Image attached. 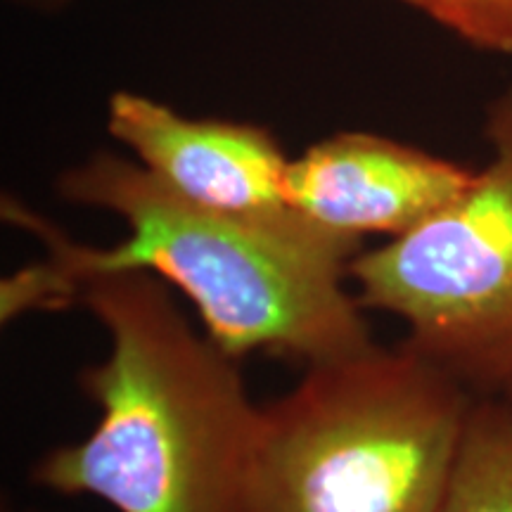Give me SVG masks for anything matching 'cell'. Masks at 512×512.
Returning <instances> with one entry per match:
<instances>
[{
	"mask_svg": "<svg viewBox=\"0 0 512 512\" xmlns=\"http://www.w3.org/2000/svg\"><path fill=\"white\" fill-rule=\"evenodd\" d=\"M60 195L112 211L128 235L110 247L81 245L5 197V219L34 233L46 256L3 280V323L69 309L79 285L95 275L147 271L181 290L211 342L235 358L268 351L313 366L375 342L347 290L349 264L363 242L306 219L261 223L197 207L138 162L110 152L62 174Z\"/></svg>",
	"mask_w": 512,
	"mask_h": 512,
	"instance_id": "6da1fadb",
	"label": "cell"
},
{
	"mask_svg": "<svg viewBox=\"0 0 512 512\" xmlns=\"http://www.w3.org/2000/svg\"><path fill=\"white\" fill-rule=\"evenodd\" d=\"M74 306L110 337L107 356L79 373L100 418L86 439L38 460L31 484L117 512H240L259 415L240 358L192 328L147 271L88 278Z\"/></svg>",
	"mask_w": 512,
	"mask_h": 512,
	"instance_id": "7a4b0ae2",
	"label": "cell"
},
{
	"mask_svg": "<svg viewBox=\"0 0 512 512\" xmlns=\"http://www.w3.org/2000/svg\"><path fill=\"white\" fill-rule=\"evenodd\" d=\"M475 394L406 339L306 366L259 406L240 512H434Z\"/></svg>",
	"mask_w": 512,
	"mask_h": 512,
	"instance_id": "3957f363",
	"label": "cell"
},
{
	"mask_svg": "<svg viewBox=\"0 0 512 512\" xmlns=\"http://www.w3.org/2000/svg\"><path fill=\"white\" fill-rule=\"evenodd\" d=\"M484 133L489 164L456 200L349 264L361 309L399 318L406 342L472 392L512 380V86Z\"/></svg>",
	"mask_w": 512,
	"mask_h": 512,
	"instance_id": "277c9868",
	"label": "cell"
},
{
	"mask_svg": "<svg viewBox=\"0 0 512 512\" xmlns=\"http://www.w3.org/2000/svg\"><path fill=\"white\" fill-rule=\"evenodd\" d=\"M107 128L147 174L197 207L261 223L304 219L285 195L290 159L266 128L188 119L128 91L110 98Z\"/></svg>",
	"mask_w": 512,
	"mask_h": 512,
	"instance_id": "5b68a950",
	"label": "cell"
},
{
	"mask_svg": "<svg viewBox=\"0 0 512 512\" xmlns=\"http://www.w3.org/2000/svg\"><path fill=\"white\" fill-rule=\"evenodd\" d=\"M475 169L377 133L344 131L290 159L285 195L313 226L363 242L411 233L453 202Z\"/></svg>",
	"mask_w": 512,
	"mask_h": 512,
	"instance_id": "8992f818",
	"label": "cell"
},
{
	"mask_svg": "<svg viewBox=\"0 0 512 512\" xmlns=\"http://www.w3.org/2000/svg\"><path fill=\"white\" fill-rule=\"evenodd\" d=\"M434 512H512V389L477 392Z\"/></svg>",
	"mask_w": 512,
	"mask_h": 512,
	"instance_id": "52a82bcc",
	"label": "cell"
},
{
	"mask_svg": "<svg viewBox=\"0 0 512 512\" xmlns=\"http://www.w3.org/2000/svg\"><path fill=\"white\" fill-rule=\"evenodd\" d=\"M477 50L512 55V0H403Z\"/></svg>",
	"mask_w": 512,
	"mask_h": 512,
	"instance_id": "ba28073f",
	"label": "cell"
},
{
	"mask_svg": "<svg viewBox=\"0 0 512 512\" xmlns=\"http://www.w3.org/2000/svg\"><path fill=\"white\" fill-rule=\"evenodd\" d=\"M3 512H19V510H3Z\"/></svg>",
	"mask_w": 512,
	"mask_h": 512,
	"instance_id": "9c48e42d",
	"label": "cell"
},
{
	"mask_svg": "<svg viewBox=\"0 0 512 512\" xmlns=\"http://www.w3.org/2000/svg\"><path fill=\"white\" fill-rule=\"evenodd\" d=\"M508 387H510V389H512V380H510V382H508Z\"/></svg>",
	"mask_w": 512,
	"mask_h": 512,
	"instance_id": "30bf717a",
	"label": "cell"
}]
</instances>
